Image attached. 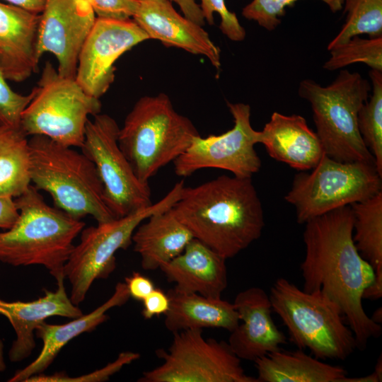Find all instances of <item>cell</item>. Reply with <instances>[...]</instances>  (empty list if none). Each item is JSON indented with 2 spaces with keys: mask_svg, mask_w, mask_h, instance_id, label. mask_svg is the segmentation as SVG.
Returning <instances> with one entry per match:
<instances>
[{
  "mask_svg": "<svg viewBox=\"0 0 382 382\" xmlns=\"http://www.w3.org/2000/svg\"><path fill=\"white\" fill-rule=\"evenodd\" d=\"M305 257L300 268L303 290L320 292L337 303L345 316L357 347L381 333L362 305L364 290L374 280V270L358 251L353 239L354 214L341 207L305 223Z\"/></svg>",
  "mask_w": 382,
  "mask_h": 382,
  "instance_id": "cell-1",
  "label": "cell"
},
{
  "mask_svg": "<svg viewBox=\"0 0 382 382\" xmlns=\"http://www.w3.org/2000/svg\"><path fill=\"white\" fill-rule=\"evenodd\" d=\"M170 209L195 238L226 259L257 240L265 226L252 178L221 175L195 187L185 185Z\"/></svg>",
  "mask_w": 382,
  "mask_h": 382,
  "instance_id": "cell-2",
  "label": "cell"
},
{
  "mask_svg": "<svg viewBox=\"0 0 382 382\" xmlns=\"http://www.w3.org/2000/svg\"><path fill=\"white\" fill-rule=\"evenodd\" d=\"M18 216L0 232V262L13 267L44 266L57 280L85 227L81 219L50 206L32 184L14 199Z\"/></svg>",
  "mask_w": 382,
  "mask_h": 382,
  "instance_id": "cell-3",
  "label": "cell"
},
{
  "mask_svg": "<svg viewBox=\"0 0 382 382\" xmlns=\"http://www.w3.org/2000/svg\"><path fill=\"white\" fill-rule=\"evenodd\" d=\"M29 146L31 184L49 193L56 207L78 219L90 215L98 224L116 219L94 163L82 151L42 135L31 136Z\"/></svg>",
  "mask_w": 382,
  "mask_h": 382,
  "instance_id": "cell-4",
  "label": "cell"
},
{
  "mask_svg": "<svg viewBox=\"0 0 382 382\" xmlns=\"http://www.w3.org/2000/svg\"><path fill=\"white\" fill-rule=\"evenodd\" d=\"M200 135L192 121L178 113L161 93L140 98L120 128L118 144L143 183L181 156Z\"/></svg>",
  "mask_w": 382,
  "mask_h": 382,
  "instance_id": "cell-5",
  "label": "cell"
},
{
  "mask_svg": "<svg viewBox=\"0 0 382 382\" xmlns=\"http://www.w3.org/2000/svg\"><path fill=\"white\" fill-rule=\"evenodd\" d=\"M371 89L369 82L359 73L347 69L341 70L326 86L311 79L299 83L298 93L311 105L316 133L329 157L341 162L375 163L357 123L359 111L368 100Z\"/></svg>",
  "mask_w": 382,
  "mask_h": 382,
  "instance_id": "cell-6",
  "label": "cell"
},
{
  "mask_svg": "<svg viewBox=\"0 0 382 382\" xmlns=\"http://www.w3.org/2000/svg\"><path fill=\"white\" fill-rule=\"evenodd\" d=\"M272 309L299 349L317 359L344 360L357 347L340 306L320 292H306L285 278L277 279L269 295Z\"/></svg>",
  "mask_w": 382,
  "mask_h": 382,
  "instance_id": "cell-7",
  "label": "cell"
},
{
  "mask_svg": "<svg viewBox=\"0 0 382 382\" xmlns=\"http://www.w3.org/2000/svg\"><path fill=\"white\" fill-rule=\"evenodd\" d=\"M33 96L23 110L20 127L27 136L42 135L81 148L89 116L100 113V99L88 94L75 78L63 76L47 62Z\"/></svg>",
  "mask_w": 382,
  "mask_h": 382,
  "instance_id": "cell-8",
  "label": "cell"
},
{
  "mask_svg": "<svg viewBox=\"0 0 382 382\" xmlns=\"http://www.w3.org/2000/svg\"><path fill=\"white\" fill-rule=\"evenodd\" d=\"M374 163L341 162L323 154L311 172L300 171L284 199L294 205L299 224L382 191Z\"/></svg>",
  "mask_w": 382,
  "mask_h": 382,
  "instance_id": "cell-9",
  "label": "cell"
},
{
  "mask_svg": "<svg viewBox=\"0 0 382 382\" xmlns=\"http://www.w3.org/2000/svg\"><path fill=\"white\" fill-rule=\"evenodd\" d=\"M184 182L174 185L161 200L123 217L83 228L79 243L64 267V275L71 285V301L82 303L95 280L107 278L115 268V253L132 243L137 226L152 214L168 210L179 199Z\"/></svg>",
  "mask_w": 382,
  "mask_h": 382,
  "instance_id": "cell-10",
  "label": "cell"
},
{
  "mask_svg": "<svg viewBox=\"0 0 382 382\" xmlns=\"http://www.w3.org/2000/svg\"><path fill=\"white\" fill-rule=\"evenodd\" d=\"M163 360L146 371L140 382H258L245 374L228 342L207 339L202 330L173 332L168 351L156 350Z\"/></svg>",
  "mask_w": 382,
  "mask_h": 382,
  "instance_id": "cell-11",
  "label": "cell"
},
{
  "mask_svg": "<svg viewBox=\"0 0 382 382\" xmlns=\"http://www.w3.org/2000/svg\"><path fill=\"white\" fill-rule=\"evenodd\" d=\"M120 127L107 114H97L86 126L81 151L94 163L103 187L104 200L120 218L151 206L149 183L141 182L118 144Z\"/></svg>",
  "mask_w": 382,
  "mask_h": 382,
  "instance_id": "cell-12",
  "label": "cell"
},
{
  "mask_svg": "<svg viewBox=\"0 0 382 382\" xmlns=\"http://www.w3.org/2000/svg\"><path fill=\"white\" fill-rule=\"evenodd\" d=\"M234 126L219 135L196 137L187 149L173 162L179 177H188L204 168L228 170L238 178H252L261 167V160L255 150L259 131L250 123V106L227 103Z\"/></svg>",
  "mask_w": 382,
  "mask_h": 382,
  "instance_id": "cell-13",
  "label": "cell"
},
{
  "mask_svg": "<svg viewBox=\"0 0 382 382\" xmlns=\"http://www.w3.org/2000/svg\"><path fill=\"white\" fill-rule=\"evenodd\" d=\"M149 37L133 19L96 18L79 54L75 79L90 96L100 99L115 79V62Z\"/></svg>",
  "mask_w": 382,
  "mask_h": 382,
  "instance_id": "cell-14",
  "label": "cell"
},
{
  "mask_svg": "<svg viewBox=\"0 0 382 382\" xmlns=\"http://www.w3.org/2000/svg\"><path fill=\"white\" fill-rule=\"evenodd\" d=\"M96 19L88 0H46L39 24V57L52 54L59 74L75 78L80 52Z\"/></svg>",
  "mask_w": 382,
  "mask_h": 382,
  "instance_id": "cell-15",
  "label": "cell"
},
{
  "mask_svg": "<svg viewBox=\"0 0 382 382\" xmlns=\"http://www.w3.org/2000/svg\"><path fill=\"white\" fill-rule=\"evenodd\" d=\"M132 19L149 39L161 41L194 54L206 57L212 66H221L220 49L202 26L181 16L170 0H139Z\"/></svg>",
  "mask_w": 382,
  "mask_h": 382,
  "instance_id": "cell-16",
  "label": "cell"
},
{
  "mask_svg": "<svg viewBox=\"0 0 382 382\" xmlns=\"http://www.w3.org/2000/svg\"><path fill=\"white\" fill-rule=\"evenodd\" d=\"M233 304L242 323L230 332L228 344L240 359L255 361L286 343L272 318L270 296L262 288L239 292Z\"/></svg>",
  "mask_w": 382,
  "mask_h": 382,
  "instance_id": "cell-17",
  "label": "cell"
},
{
  "mask_svg": "<svg viewBox=\"0 0 382 382\" xmlns=\"http://www.w3.org/2000/svg\"><path fill=\"white\" fill-rule=\"evenodd\" d=\"M40 14L0 1V70L8 81L23 82L37 69Z\"/></svg>",
  "mask_w": 382,
  "mask_h": 382,
  "instance_id": "cell-18",
  "label": "cell"
},
{
  "mask_svg": "<svg viewBox=\"0 0 382 382\" xmlns=\"http://www.w3.org/2000/svg\"><path fill=\"white\" fill-rule=\"evenodd\" d=\"M64 277L57 279L54 291L45 290V295L30 301H7L0 299V315L6 317L12 325L16 339L8 352L11 362L28 358L35 347L37 327L52 316L75 318L83 314L72 303L64 286Z\"/></svg>",
  "mask_w": 382,
  "mask_h": 382,
  "instance_id": "cell-19",
  "label": "cell"
},
{
  "mask_svg": "<svg viewBox=\"0 0 382 382\" xmlns=\"http://www.w3.org/2000/svg\"><path fill=\"white\" fill-rule=\"evenodd\" d=\"M226 260L194 238L179 255L160 270L180 291L220 299L228 284Z\"/></svg>",
  "mask_w": 382,
  "mask_h": 382,
  "instance_id": "cell-20",
  "label": "cell"
},
{
  "mask_svg": "<svg viewBox=\"0 0 382 382\" xmlns=\"http://www.w3.org/2000/svg\"><path fill=\"white\" fill-rule=\"evenodd\" d=\"M258 143L264 145L270 157L299 171L313 168L324 154L317 134L299 115L274 112L259 131Z\"/></svg>",
  "mask_w": 382,
  "mask_h": 382,
  "instance_id": "cell-21",
  "label": "cell"
},
{
  "mask_svg": "<svg viewBox=\"0 0 382 382\" xmlns=\"http://www.w3.org/2000/svg\"><path fill=\"white\" fill-rule=\"evenodd\" d=\"M129 297L126 284L118 282L112 295L91 313L82 314L65 324H49L45 321L40 323L35 330L36 336L42 342L39 355L30 364L17 371L8 381L26 382L31 376L43 373L68 342L105 322L108 318V311L124 305Z\"/></svg>",
  "mask_w": 382,
  "mask_h": 382,
  "instance_id": "cell-22",
  "label": "cell"
},
{
  "mask_svg": "<svg viewBox=\"0 0 382 382\" xmlns=\"http://www.w3.org/2000/svg\"><path fill=\"white\" fill-rule=\"evenodd\" d=\"M135 229L132 243L141 267L155 270L179 255L194 238L171 209L155 213Z\"/></svg>",
  "mask_w": 382,
  "mask_h": 382,
  "instance_id": "cell-23",
  "label": "cell"
},
{
  "mask_svg": "<svg viewBox=\"0 0 382 382\" xmlns=\"http://www.w3.org/2000/svg\"><path fill=\"white\" fill-rule=\"evenodd\" d=\"M170 307L164 314L167 330L173 332L204 328H222L229 332L239 324L238 312L233 303L175 288L167 293Z\"/></svg>",
  "mask_w": 382,
  "mask_h": 382,
  "instance_id": "cell-24",
  "label": "cell"
},
{
  "mask_svg": "<svg viewBox=\"0 0 382 382\" xmlns=\"http://www.w3.org/2000/svg\"><path fill=\"white\" fill-rule=\"evenodd\" d=\"M258 382H343L347 371L312 357L301 349H280L255 361Z\"/></svg>",
  "mask_w": 382,
  "mask_h": 382,
  "instance_id": "cell-25",
  "label": "cell"
},
{
  "mask_svg": "<svg viewBox=\"0 0 382 382\" xmlns=\"http://www.w3.org/2000/svg\"><path fill=\"white\" fill-rule=\"evenodd\" d=\"M27 137L20 127L0 125V197L15 199L31 185Z\"/></svg>",
  "mask_w": 382,
  "mask_h": 382,
  "instance_id": "cell-26",
  "label": "cell"
},
{
  "mask_svg": "<svg viewBox=\"0 0 382 382\" xmlns=\"http://www.w3.org/2000/svg\"><path fill=\"white\" fill-rule=\"evenodd\" d=\"M350 206L356 247L373 267L374 281L382 283V191Z\"/></svg>",
  "mask_w": 382,
  "mask_h": 382,
  "instance_id": "cell-27",
  "label": "cell"
},
{
  "mask_svg": "<svg viewBox=\"0 0 382 382\" xmlns=\"http://www.w3.org/2000/svg\"><path fill=\"white\" fill-rule=\"evenodd\" d=\"M343 7L345 23L329 42L328 51L361 34L370 38L382 37V0H343Z\"/></svg>",
  "mask_w": 382,
  "mask_h": 382,
  "instance_id": "cell-28",
  "label": "cell"
},
{
  "mask_svg": "<svg viewBox=\"0 0 382 382\" xmlns=\"http://www.w3.org/2000/svg\"><path fill=\"white\" fill-rule=\"evenodd\" d=\"M369 74L372 94L360 108L357 123L363 141L373 155L376 169L382 176V71L371 69Z\"/></svg>",
  "mask_w": 382,
  "mask_h": 382,
  "instance_id": "cell-29",
  "label": "cell"
},
{
  "mask_svg": "<svg viewBox=\"0 0 382 382\" xmlns=\"http://www.w3.org/2000/svg\"><path fill=\"white\" fill-rule=\"evenodd\" d=\"M329 51L330 57L323 66L326 70L335 71L364 63L371 69L382 71V37L365 39L357 35Z\"/></svg>",
  "mask_w": 382,
  "mask_h": 382,
  "instance_id": "cell-30",
  "label": "cell"
},
{
  "mask_svg": "<svg viewBox=\"0 0 382 382\" xmlns=\"http://www.w3.org/2000/svg\"><path fill=\"white\" fill-rule=\"evenodd\" d=\"M298 0H253L242 9V16L254 21L265 29L272 31L281 23L280 18L285 15V8L293 6ZM333 13L343 8V0H320Z\"/></svg>",
  "mask_w": 382,
  "mask_h": 382,
  "instance_id": "cell-31",
  "label": "cell"
},
{
  "mask_svg": "<svg viewBox=\"0 0 382 382\" xmlns=\"http://www.w3.org/2000/svg\"><path fill=\"white\" fill-rule=\"evenodd\" d=\"M139 357L140 355L138 353L130 351L122 352L119 354L115 361L88 375L69 377L62 373H55L50 375L42 373L31 376L26 382L105 381L111 376L120 371L125 366L131 364Z\"/></svg>",
  "mask_w": 382,
  "mask_h": 382,
  "instance_id": "cell-32",
  "label": "cell"
},
{
  "mask_svg": "<svg viewBox=\"0 0 382 382\" xmlns=\"http://www.w3.org/2000/svg\"><path fill=\"white\" fill-rule=\"evenodd\" d=\"M0 70V125L19 127L21 115L33 96L12 90Z\"/></svg>",
  "mask_w": 382,
  "mask_h": 382,
  "instance_id": "cell-33",
  "label": "cell"
},
{
  "mask_svg": "<svg viewBox=\"0 0 382 382\" xmlns=\"http://www.w3.org/2000/svg\"><path fill=\"white\" fill-rule=\"evenodd\" d=\"M199 5L204 18L212 25L214 23V13L221 18L219 29L228 39L240 42L245 39V30L241 25L235 13L230 11L225 0H200Z\"/></svg>",
  "mask_w": 382,
  "mask_h": 382,
  "instance_id": "cell-34",
  "label": "cell"
},
{
  "mask_svg": "<svg viewBox=\"0 0 382 382\" xmlns=\"http://www.w3.org/2000/svg\"><path fill=\"white\" fill-rule=\"evenodd\" d=\"M98 18L131 19L137 8L139 0H88Z\"/></svg>",
  "mask_w": 382,
  "mask_h": 382,
  "instance_id": "cell-35",
  "label": "cell"
},
{
  "mask_svg": "<svg viewBox=\"0 0 382 382\" xmlns=\"http://www.w3.org/2000/svg\"><path fill=\"white\" fill-rule=\"evenodd\" d=\"M141 314L145 319L165 314L170 307V299L167 294L155 288L142 301Z\"/></svg>",
  "mask_w": 382,
  "mask_h": 382,
  "instance_id": "cell-36",
  "label": "cell"
},
{
  "mask_svg": "<svg viewBox=\"0 0 382 382\" xmlns=\"http://www.w3.org/2000/svg\"><path fill=\"white\" fill-rule=\"evenodd\" d=\"M130 297L143 301L155 289L153 282L139 272H134L125 279Z\"/></svg>",
  "mask_w": 382,
  "mask_h": 382,
  "instance_id": "cell-37",
  "label": "cell"
},
{
  "mask_svg": "<svg viewBox=\"0 0 382 382\" xmlns=\"http://www.w3.org/2000/svg\"><path fill=\"white\" fill-rule=\"evenodd\" d=\"M18 210L13 198L0 197V229L7 230L14 224Z\"/></svg>",
  "mask_w": 382,
  "mask_h": 382,
  "instance_id": "cell-38",
  "label": "cell"
},
{
  "mask_svg": "<svg viewBox=\"0 0 382 382\" xmlns=\"http://www.w3.org/2000/svg\"><path fill=\"white\" fill-rule=\"evenodd\" d=\"M176 3L181 9L184 16L198 25L202 26L205 20L202 15L200 6L195 0H170Z\"/></svg>",
  "mask_w": 382,
  "mask_h": 382,
  "instance_id": "cell-39",
  "label": "cell"
},
{
  "mask_svg": "<svg viewBox=\"0 0 382 382\" xmlns=\"http://www.w3.org/2000/svg\"><path fill=\"white\" fill-rule=\"evenodd\" d=\"M8 4L21 7L30 12L40 14L45 7L46 0H4Z\"/></svg>",
  "mask_w": 382,
  "mask_h": 382,
  "instance_id": "cell-40",
  "label": "cell"
},
{
  "mask_svg": "<svg viewBox=\"0 0 382 382\" xmlns=\"http://www.w3.org/2000/svg\"><path fill=\"white\" fill-rule=\"evenodd\" d=\"M6 369V364L4 358V341L0 339V372H3Z\"/></svg>",
  "mask_w": 382,
  "mask_h": 382,
  "instance_id": "cell-41",
  "label": "cell"
},
{
  "mask_svg": "<svg viewBox=\"0 0 382 382\" xmlns=\"http://www.w3.org/2000/svg\"><path fill=\"white\" fill-rule=\"evenodd\" d=\"M371 319L376 323L381 324L382 322V311L381 307L376 310L372 316L370 317Z\"/></svg>",
  "mask_w": 382,
  "mask_h": 382,
  "instance_id": "cell-42",
  "label": "cell"
}]
</instances>
